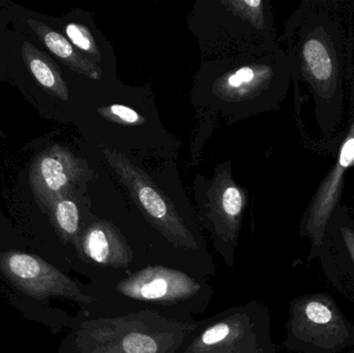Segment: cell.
<instances>
[{
    "label": "cell",
    "instance_id": "obj_6",
    "mask_svg": "<svg viewBox=\"0 0 354 353\" xmlns=\"http://www.w3.org/2000/svg\"><path fill=\"white\" fill-rule=\"evenodd\" d=\"M284 346L297 353H340L354 346V325L326 292L289 303Z\"/></svg>",
    "mask_w": 354,
    "mask_h": 353
},
{
    "label": "cell",
    "instance_id": "obj_1",
    "mask_svg": "<svg viewBox=\"0 0 354 353\" xmlns=\"http://www.w3.org/2000/svg\"><path fill=\"white\" fill-rule=\"evenodd\" d=\"M292 74L337 149L354 117V1L305 0L290 22Z\"/></svg>",
    "mask_w": 354,
    "mask_h": 353
},
{
    "label": "cell",
    "instance_id": "obj_10",
    "mask_svg": "<svg viewBox=\"0 0 354 353\" xmlns=\"http://www.w3.org/2000/svg\"><path fill=\"white\" fill-rule=\"evenodd\" d=\"M84 173L80 160L68 149L55 146L35 162L31 170V186L41 199L56 203L64 199Z\"/></svg>",
    "mask_w": 354,
    "mask_h": 353
},
{
    "label": "cell",
    "instance_id": "obj_16",
    "mask_svg": "<svg viewBox=\"0 0 354 353\" xmlns=\"http://www.w3.org/2000/svg\"><path fill=\"white\" fill-rule=\"evenodd\" d=\"M66 32L70 41L77 48L86 52L89 55L93 56L97 61H100L101 54H100L99 48L86 27L77 24V23H70L66 27Z\"/></svg>",
    "mask_w": 354,
    "mask_h": 353
},
{
    "label": "cell",
    "instance_id": "obj_9",
    "mask_svg": "<svg viewBox=\"0 0 354 353\" xmlns=\"http://www.w3.org/2000/svg\"><path fill=\"white\" fill-rule=\"evenodd\" d=\"M318 258L328 281L354 305V216L348 207L330 218Z\"/></svg>",
    "mask_w": 354,
    "mask_h": 353
},
{
    "label": "cell",
    "instance_id": "obj_13",
    "mask_svg": "<svg viewBox=\"0 0 354 353\" xmlns=\"http://www.w3.org/2000/svg\"><path fill=\"white\" fill-rule=\"evenodd\" d=\"M55 219L58 227L71 242H78L80 236V213L74 201L62 199L55 204Z\"/></svg>",
    "mask_w": 354,
    "mask_h": 353
},
{
    "label": "cell",
    "instance_id": "obj_3",
    "mask_svg": "<svg viewBox=\"0 0 354 353\" xmlns=\"http://www.w3.org/2000/svg\"><path fill=\"white\" fill-rule=\"evenodd\" d=\"M197 321L151 309L86 314L73 353H178Z\"/></svg>",
    "mask_w": 354,
    "mask_h": 353
},
{
    "label": "cell",
    "instance_id": "obj_15",
    "mask_svg": "<svg viewBox=\"0 0 354 353\" xmlns=\"http://www.w3.org/2000/svg\"><path fill=\"white\" fill-rule=\"evenodd\" d=\"M8 265L12 275L25 281H35L43 276V265L29 255H12L8 258Z\"/></svg>",
    "mask_w": 354,
    "mask_h": 353
},
{
    "label": "cell",
    "instance_id": "obj_2",
    "mask_svg": "<svg viewBox=\"0 0 354 353\" xmlns=\"http://www.w3.org/2000/svg\"><path fill=\"white\" fill-rule=\"evenodd\" d=\"M104 155L151 229L149 249L153 263L205 281L216 278V263L197 225L181 215L151 178L128 158L108 149H104Z\"/></svg>",
    "mask_w": 354,
    "mask_h": 353
},
{
    "label": "cell",
    "instance_id": "obj_17",
    "mask_svg": "<svg viewBox=\"0 0 354 353\" xmlns=\"http://www.w3.org/2000/svg\"><path fill=\"white\" fill-rule=\"evenodd\" d=\"M99 112L104 117L120 122V124H141L145 122V118L140 114L137 113L130 107L118 105V104H114L109 107L100 108Z\"/></svg>",
    "mask_w": 354,
    "mask_h": 353
},
{
    "label": "cell",
    "instance_id": "obj_7",
    "mask_svg": "<svg viewBox=\"0 0 354 353\" xmlns=\"http://www.w3.org/2000/svg\"><path fill=\"white\" fill-rule=\"evenodd\" d=\"M77 247L81 267L97 289L153 263L147 249L110 220L88 224L80 233Z\"/></svg>",
    "mask_w": 354,
    "mask_h": 353
},
{
    "label": "cell",
    "instance_id": "obj_11",
    "mask_svg": "<svg viewBox=\"0 0 354 353\" xmlns=\"http://www.w3.org/2000/svg\"><path fill=\"white\" fill-rule=\"evenodd\" d=\"M28 24L37 37L43 41L46 47L62 60L71 70L93 80H100L102 78L103 73L101 68L95 62L83 56L80 52L75 50L72 44L64 35L52 30L47 25L39 21L28 20Z\"/></svg>",
    "mask_w": 354,
    "mask_h": 353
},
{
    "label": "cell",
    "instance_id": "obj_5",
    "mask_svg": "<svg viewBox=\"0 0 354 353\" xmlns=\"http://www.w3.org/2000/svg\"><path fill=\"white\" fill-rule=\"evenodd\" d=\"M270 330V309L252 300L198 321L178 353H278Z\"/></svg>",
    "mask_w": 354,
    "mask_h": 353
},
{
    "label": "cell",
    "instance_id": "obj_4",
    "mask_svg": "<svg viewBox=\"0 0 354 353\" xmlns=\"http://www.w3.org/2000/svg\"><path fill=\"white\" fill-rule=\"evenodd\" d=\"M97 290L101 305L89 315L151 309L181 318H195L207 310L214 294L209 281L160 263L145 265Z\"/></svg>",
    "mask_w": 354,
    "mask_h": 353
},
{
    "label": "cell",
    "instance_id": "obj_14",
    "mask_svg": "<svg viewBox=\"0 0 354 353\" xmlns=\"http://www.w3.org/2000/svg\"><path fill=\"white\" fill-rule=\"evenodd\" d=\"M229 10L237 16L249 21L258 29L266 27L264 2L262 0H239V1H223Z\"/></svg>",
    "mask_w": 354,
    "mask_h": 353
},
{
    "label": "cell",
    "instance_id": "obj_8",
    "mask_svg": "<svg viewBox=\"0 0 354 353\" xmlns=\"http://www.w3.org/2000/svg\"><path fill=\"white\" fill-rule=\"evenodd\" d=\"M336 155L334 164L312 197L299 225V236L309 238L311 245L309 263L318 258L328 222L335 211L342 207L341 199L347 172L354 166V117L337 147Z\"/></svg>",
    "mask_w": 354,
    "mask_h": 353
},
{
    "label": "cell",
    "instance_id": "obj_12",
    "mask_svg": "<svg viewBox=\"0 0 354 353\" xmlns=\"http://www.w3.org/2000/svg\"><path fill=\"white\" fill-rule=\"evenodd\" d=\"M22 55L27 68L47 93L59 97L60 99L68 101V86L54 62L28 41L23 44Z\"/></svg>",
    "mask_w": 354,
    "mask_h": 353
}]
</instances>
